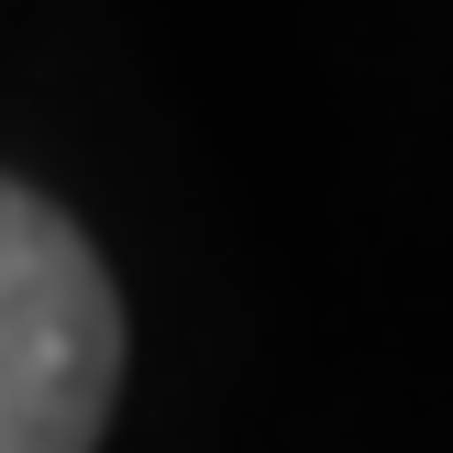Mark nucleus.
<instances>
[{"mask_svg":"<svg viewBox=\"0 0 453 453\" xmlns=\"http://www.w3.org/2000/svg\"><path fill=\"white\" fill-rule=\"evenodd\" d=\"M122 398V288L44 188L0 177V453H100Z\"/></svg>","mask_w":453,"mask_h":453,"instance_id":"nucleus-1","label":"nucleus"}]
</instances>
